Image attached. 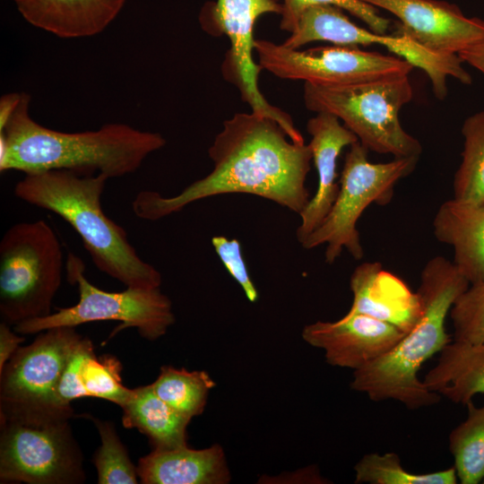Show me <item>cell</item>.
<instances>
[{"label":"cell","mask_w":484,"mask_h":484,"mask_svg":"<svg viewBox=\"0 0 484 484\" xmlns=\"http://www.w3.org/2000/svg\"><path fill=\"white\" fill-rule=\"evenodd\" d=\"M212 170L179 194L165 197L141 191L132 208L140 219L158 220L188 204L225 194H248L272 201L298 215L310 200L306 186L312 151L308 144L292 142L273 119L236 113L223 123L210 146Z\"/></svg>","instance_id":"1"},{"label":"cell","mask_w":484,"mask_h":484,"mask_svg":"<svg viewBox=\"0 0 484 484\" xmlns=\"http://www.w3.org/2000/svg\"><path fill=\"white\" fill-rule=\"evenodd\" d=\"M30 97L22 93L15 111L0 129V171L24 174L67 169L120 177L137 170L166 144L159 133L112 123L95 131L66 133L37 123L29 113Z\"/></svg>","instance_id":"2"},{"label":"cell","mask_w":484,"mask_h":484,"mask_svg":"<svg viewBox=\"0 0 484 484\" xmlns=\"http://www.w3.org/2000/svg\"><path fill=\"white\" fill-rule=\"evenodd\" d=\"M453 262L441 255L423 267L418 289L422 311L414 327L384 356L354 370L351 389L370 400H395L416 410L437 403L441 396L418 377L422 364L451 341L445 319L455 300L470 286Z\"/></svg>","instance_id":"3"},{"label":"cell","mask_w":484,"mask_h":484,"mask_svg":"<svg viewBox=\"0 0 484 484\" xmlns=\"http://www.w3.org/2000/svg\"><path fill=\"white\" fill-rule=\"evenodd\" d=\"M108 179L104 174L67 169L28 173L16 183L14 194L69 223L100 272L126 287L160 288V272L139 256L125 230L102 210L100 198Z\"/></svg>","instance_id":"4"},{"label":"cell","mask_w":484,"mask_h":484,"mask_svg":"<svg viewBox=\"0 0 484 484\" xmlns=\"http://www.w3.org/2000/svg\"><path fill=\"white\" fill-rule=\"evenodd\" d=\"M307 109L330 113L343 122L368 151L394 158L419 157L420 143L400 122L402 107L413 98L409 75L344 85L304 84Z\"/></svg>","instance_id":"5"},{"label":"cell","mask_w":484,"mask_h":484,"mask_svg":"<svg viewBox=\"0 0 484 484\" xmlns=\"http://www.w3.org/2000/svg\"><path fill=\"white\" fill-rule=\"evenodd\" d=\"M63 250L44 220L19 222L0 241V317L9 325L47 316L61 285Z\"/></svg>","instance_id":"6"},{"label":"cell","mask_w":484,"mask_h":484,"mask_svg":"<svg viewBox=\"0 0 484 484\" xmlns=\"http://www.w3.org/2000/svg\"><path fill=\"white\" fill-rule=\"evenodd\" d=\"M82 338L75 327H54L18 348L0 370V422L43 424L74 416L58 402L56 388Z\"/></svg>","instance_id":"7"},{"label":"cell","mask_w":484,"mask_h":484,"mask_svg":"<svg viewBox=\"0 0 484 484\" xmlns=\"http://www.w3.org/2000/svg\"><path fill=\"white\" fill-rule=\"evenodd\" d=\"M368 151L359 141L350 146L337 197L321 224L301 244L306 249L325 244L328 264H333L343 249L356 260L363 257L357 229L359 217L371 203H388L396 183L409 176L419 160V157H403L373 163L367 159Z\"/></svg>","instance_id":"8"},{"label":"cell","mask_w":484,"mask_h":484,"mask_svg":"<svg viewBox=\"0 0 484 484\" xmlns=\"http://www.w3.org/2000/svg\"><path fill=\"white\" fill-rule=\"evenodd\" d=\"M66 269L69 281L78 286V303L58 308L47 316L16 324L13 330L17 333L31 334L54 327H76L86 323L112 320L120 322L112 335L134 327L143 338L154 341L162 337L175 323L171 301L160 288L126 287L119 292L102 290L86 279L83 263L73 255H69Z\"/></svg>","instance_id":"9"},{"label":"cell","mask_w":484,"mask_h":484,"mask_svg":"<svg viewBox=\"0 0 484 484\" xmlns=\"http://www.w3.org/2000/svg\"><path fill=\"white\" fill-rule=\"evenodd\" d=\"M0 482L79 484L83 454L69 420L0 422Z\"/></svg>","instance_id":"10"},{"label":"cell","mask_w":484,"mask_h":484,"mask_svg":"<svg viewBox=\"0 0 484 484\" xmlns=\"http://www.w3.org/2000/svg\"><path fill=\"white\" fill-rule=\"evenodd\" d=\"M258 64L273 75L317 85H344L384 77L409 75L414 68L402 57L333 45L307 50L255 39Z\"/></svg>","instance_id":"11"},{"label":"cell","mask_w":484,"mask_h":484,"mask_svg":"<svg viewBox=\"0 0 484 484\" xmlns=\"http://www.w3.org/2000/svg\"><path fill=\"white\" fill-rule=\"evenodd\" d=\"M281 11L280 0H216L213 4L203 7L200 21L205 30H217L229 39L227 70L252 111L275 120L292 142L304 143L290 116L271 105L261 93L258 75L262 67L253 57L255 40L253 32L256 21L264 14H281Z\"/></svg>","instance_id":"12"},{"label":"cell","mask_w":484,"mask_h":484,"mask_svg":"<svg viewBox=\"0 0 484 484\" xmlns=\"http://www.w3.org/2000/svg\"><path fill=\"white\" fill-rule=\"evenodd\" d=\"M400 21L396 32L426 48L447 55L484 38V21L467 17L454 4L443 0H362Z\"/></svg>","instance_id":"13"},{"label":"cell","mask_w":484,"mask_h":484,"mask_svg":"<svg viewBox=\"0 0 484 484\" xmlns=\"http://www.w3.org/2000/svg\"><path fill=\"white\" fill-rule=\"evenodd\" d=\"M404 335L398 327L361 314L317 321L302 331L306 342L324 351L327 363L353 370L389 352Z\"/></svg>","instance_id":"14"},{"label":"cell","mask_w":484,"mask_h":484,"mask_svg":"<svg viewBox=\"0 0 484 484\" xmlns=\"http://www.w3.org/2000/svg\"><path fill=\"white\" fill-rule=\"evenodd\" d=\"M307 130L311 136L308 145L318 183L315 195L299 214L301 221L296 232L299 244L321 224L337 197L340 184L336 182V169L341 151L359 141L337 117L330 113H316L307 121Z\"/></svg>","instance_id":"15"},{"label":"cell","mask_w":484,"mask_h":484,"mask_svg":"<svg viewBox=\"0 0 484 484\" xmlns=\"http://www.w3.org/2000/svg\"><path fill=\"white\" fill-rule=\"evenodd\" d=\"M350 287L353 302L347 315H369L405 333L419 319L422 307L418 293L384 270L380 263L366 262L357 266L350 276Z\"/></svg>","instance_id":"16"},{"label":"cell","mask_w":484,"mask_h":484,"mask_svg":"<svg viewBox=\"0 0 484 484\" xmlns=\"http://www.w3.org/2000/svg\"><path fill=\"white\" fill-rule=\"evenodd\" d=\"M126 0H13L32 26L62 39H80L102 32Z\"/></svg>","instance_id":"17"},{"label":"cell","mask_w":484,"mask_h":484,"mask_svg":"<svg viewBox=\"0 0 484 484\" xmlns=\"http://www.w3.org/2000/svg\"><path fill=\"white\" fill-rule=\"evenodd\" d=\"M143 484H226L230 474L220 445L153 449L138 461Z\"/></svg>","instance_id":"18"},{"label":"cell","mask_w":484,"mask_h":484,"mask_svg":"<svg viewBox=\"0 0 484 484\" xmlns=\"http://www.w3.org/2000/svg\"><path fill=\"white\" fill-rule=\"evenodd\" d=\"M436 238L454 248V264L471 285L484 281V203L444 202L433 220Z\"/></svg>","instance_id":"19"},{"label":"cell","mask_w":484,"mask_h":484,"mask_svg":"<svg viewBox=\"0 0 484 484\" xmlns=\"http://www.w3.org/2000/svg\"><path fill=\"white\" fill-rule=\"evenodd\" d=\"M423 383L429 391L463 405L484 393V341L447 343Z\"/></svg>","instance_id":"20"},{"label":"cell","mask_w":484,"mask_h":484,"mask_svg":"<svg viewBox=\"0 0 484 484\" xmlns=\"http://www.w3.org/2000/svg\"><path fill=\"white\" fill-rule=\"evenodd\" d=\"M120 407L124 428H136L144 434L153 449L187 445L186 428L191 419L161 400L151 385L131 389L128 398Z\"/></svg>","instance_id":"21"},{"label":"cell","mask_w":484,"mask_h":484,"mask_svg":"<svg viewBox=\"0 0 484 484\" xmlns=\"http://www.w3.org/2000/svg\"><path fill=\"white\" fill-rule=\"evenodd\" d=\"M215 385L205 371H188L171 366L161 367L158 377L151 384L161 400L189 419L203 412L209 393Z\"/></svg>","instance_id":"22"},{"label":"cell","mask_w":484,"mask_h":484,"mask_svg":"<svg viewBox=\"0 0 484 484\" xmlns=\"http://www.w3.org/2000/svg\"><path fill=\"white\" fill-rule=\"evenodd\" d=\"M462 134L463 148L454 178V198L484 203V110L464 120Z\"/></svg>","instance_id":"23"},{"label":"cell","mask_w":484,"mask_h":484,"mask_svg":"<svg viewBox=\"0 0 484 484\" xmlns=\"http://www.w3.org/2000/svg\"><path fill=\"white\" fill-rule=\"evenodd\" d=\"M466 419L449 435V449L454 458L457 478L462 484L484 480V404L469 402Z\"/></svg>","instance_id":"24"},{"label":"cell","mask_w":484,"mask_h":484,"mask_svg":"<svg viewBox=\"0 0 484 484\" xmlns=\"http://www.w3.org/2000/svg\"><path fill=\"white\" fill-rule=\"evenodd\" d=\"M122 364L112 355L96 357L89 339L82 350L78 366V380L83 397L100 398L121 406L131 389L124 386L120 373Z\"/></svg>","instance_id":"25"},{"label":"cell","mask_w":484,"mask_h":484,"mask_svg":"<svg viewBox=\"0 0 484 484\" xmlns=\"http://www.w3.org/2000/svg\"><path fill=\"white\" fill-rule=\"evenodd\" d=\"M355 483L370 484H454L458 478L454 466L434 472L407 471L395 453L364 455L355 465Z\"/></svg>","instance_id":"26"},{"label":"cell","mask_w":484,"mask_h":484,"mask_svg":"<svg viewBox=\"0 0 484 484\" xmlns=\"http://www.w3.org/2000/svg\"><path fill=\"white\" fill-rule=\"evenodd\" d=\"M96 426L101 445L93 462L99 484H136L137 467L131 462L125 446L121 442L112 422L88 416Z\"/></svg>","instance_id":"27"},{"label":"cell","mask_w":484,"mask_h":484,"mask_svg":"<svg viewBox=\"0 0 484 484\" xmlns=\"http://www.w3.org/2000/svg\"><path fill=\"white\" fill-rule=\"evenodd\" d=\"M280 27L291 33L301 13L308 7L318 4H332L349 12L363 22L369 30L387 33L390 20L380 14L378 9L362 0H282Z\"/></svg>","instance_id":"28"},{"label":"cell","mask_w":484,"mask_h":484,"mask_svg":"<svg viewBox=\"0 0 484 484\" xmlns=\"http://www.w3.org/2000/svg\"><path fill=\"white\" fill-rule=\"evenodd\" d=\"M450 316L454 341H484V281L470 285L454 303Z\"/></svg>","instance_id":"29"},{"label":"cell","mask_w":484,"mask_h":484,"mask_svg":"<svg viewBox=\"0 0 484 484\" xmlns=\"http://www.w3.org/2000/svg\"><path fill=\"white\" fill-rule=\"evenodd\" d=\"M212 245L229 273L243 290L246 298L250 302H255L258 299V291L244 260L240 242L236 238L215 236L212 238Z\"/></svg>","instance_id":"30"},{"label":"cell","mask_w":484,"mask_h":484,"mask_svg":"<svg viewBox=\"0 0 484 484\" xmlns=\"http://www.w3.org/2000/svg\"><path fill=\"white\" fill-rule=\"evenodd\" d=\"M10 326L4 322L0 323V370L25 341L14 330L13 332Z\"/></svg>","instance_id":"31"},{"label":"cell","mask_w":484,"mask_h":484,"mask_svg":"<svg viewBox=\"0 0 484 484\" xmlns=\"http://www.w3.org/2000/svg\"><path fill=\"white\" fill-rule=\"evenodd\" d=\"M462 63L484 74V38L458 53Z\"/></svg>","instance_id":"32"},{"label":"cell","mask_w":484,"mask_h":484,"mask_svg":"<svg viewBox=\"0 0 484 484\" xmlns=\"http://www.w3.org/2000/svg\"><path fill=\"white\" fill-rule=\"evenodd\" d=\"M22 93H9L0 100V129H2L20 103Z\"/></svg>","instance_id":"33"},{"label":"cell","mask_w":484,"mask_h":484,"mask_svg":"<svg viewBox=\"0 0 484 484\" xmlns=\"http://www.w3.org/2000/svg\"><path fill=\"white\" fill-rule=\"evenodd\" d=\"M482 482L484 483V480H483V481H482Z\"/></svg>","instance_id":"34"}]
</instances>
